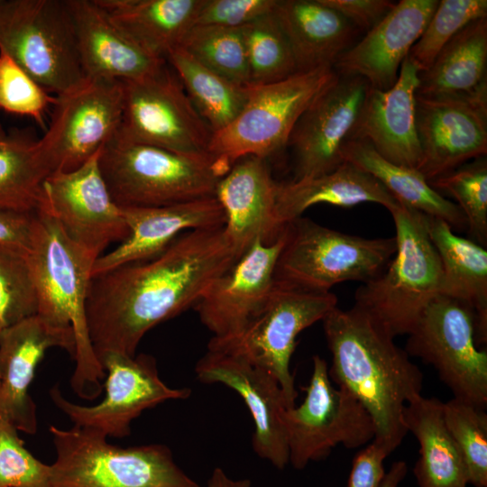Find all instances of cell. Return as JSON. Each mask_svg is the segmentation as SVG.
<instances>
[{"mask_svg":"<svg viewBox=\"0 0 487 487\" xmlns=\"http://www.w3.org/2000/svg\"><path fill=\"white\" fill-rule=\"evenodd\" d=\"M421 150L418 170L429 182L487 152V98H431L416 95Z\"/></svg>","mask_w":487,"mask_h":487,"instance_id":"obj_17","label":"cell"},{"mask_svg":"<svg viewBox=\"0 0 487 487\" xmlns=\"http://www.w3.org/2000/svg\"><path fill=\"white\" fill-rule=\"evenodd\" d=\"M86 78L135 80L167 64L131 40L96 0H67Z\"/></svg>","mask_w":487,"mask_h":487,"instance_id":"obj_26","label":"cell"},{"mask_svg":"<svg viewBox=\"0 0 487 487\" xmlns=\"http://www.w3.org/2000/svg\"><path fill=\"white\" fill-rule=\"evenodd\" d=\"M274 14L289 43L297 73L334 68L359 32L321 0H277Z\"/></svg>","mask_w":487,"mask_h":487,"instance_id":"obj_27","label":"cell"},{"mask_svg":"<svg viewBox=\"0 0 487 487\" xmlns=\"http://www.w3.org/2000/svg\"><path fill=\"white\" fill-rule=\"evenodd\" d=\"M55 96L49 126L38 139L39 152L51 173L76 170L115 135L123 114L124 85L85 78Z\"/></svg>","mask_w":487,"mask_h":487,"instance_id":"obj_14","label":"cell"},{"mask_svg":"<svg viewBox=\"0 0 487 487\" xmlns=\"http://www.w3.org/2000/svg\"><path fill=\"white\" fill-rule=\"evenodd\" d=\"M27 262L35 285L37 315L47 323L72 329L76 350L73 391L93 400L103 391L106 372L88 336L86 303L96 259L71 241L45 211L34 213Z\"/></svg>","mask_w":487,"mask_h":487,"instance_id":"obj_3","label":"cell"},{"mask_svg":"<svg viewBox=\"0 0 487 487\" xmlns=\"http://www.w3.org/2000/svg\"><path fill=\"white\" fill-rule=\"evenodd\" d=\"M101 150L74 170L50 174L42 184L39 207L96 260L111 243H122L129 235L122 208L101 173Z\"/></svg>","mask_w":487,"mask_h":487,"instance_id":"obj_16","label":"cell"},{"mask_svg":"<svg viewBox=\"0 0 487 487\" xmlns=\"http://www.w3.org/2000/svg\"><path fill=\"white\" fill-rule=\"evenodd\" d=\"M391 454L374 441L354 456L347 487H379L385 471L383 462Z\"/></svg>","mask_w":487,"mask_h":487,"instance_id":"obj_46","label":"cell"},{"mask_svg":"<svg viewBox=\"0 0 487 487\" xmlns=\"http://www.w3.org/2000/svg\"><path fill=\"white\" fill-rule=\"evenodd\" d=\"M431 187L446 191L457 201L473 241L480 245L487 242V161L474 159L455 170L429 181Z\"/></svg>","mask_w":487,"mask_h":487,"instance_id":"obj_39","label":"cell"},{"mask_svg":"<svg viewBox=\"0 0 487 487\" xmlns=\"http://www.w3.org/2000/svg\"><path fill=\"white\" fill-rule=\"evenodd\" d=\"M121 208L129 235L94 262L91 277L124 264L150 260L186 231L220 228L225 222L216 197L156 207Z\"/></svg>","mask_w":487,"mask_h":487,"instance_id":"obj_25","label":"cell"},{"mask_svg":"<svg viewBox=\"0 0 487 487\" xmlns=\"http://www.w3.org/2000/svg\"><path fill=\"white\" fill-rule=\"evenodd\" d=\"M0 411V487H49L51 464L34 457Z\"/></svg>","mask_w":487,"mask_h":487,"instance_id":"obj_43","label":"cell"},{"mask_svg":"<svg viewBox=\"0 0 487 487\" xmlns=\"http://www.w3.org/2000/svg\"><path fill=\"white\" fill-rule=\"evenodd\" d=\"M242 30L250 85L273 83L297 73L289 43L274 11Z\"/></svg>","mask_w":487,"mask_h":487,"instance_id":"obj_36","label":"cell"},{"mask_svg":"<svg viewBox=\"0 0 487 487\" xmlns=\"http://www.w3.org/2000/svg\"><path fill=\"white\" fill-rule=\"evenodd\" d=\"M277 0H203L195 25L243 28L274 11Z\"/></svg>","mask_w":487,"mask_h":487,"instance_id":"obj_44","label":"cell"},{"mask_svg":"<svg viewBox=\"0 0 487 487\" xmlns=\"http://www.w3.org/2000/svg\"><path fill=\"white\" fill-rule=\"evenodd\" d=\"M407 431L419 444L414 474L419 487H466L467 473L462 455L443 415V402L421 394L408 401L403 410Z\"/></svg>","mask_w":487,"mask_h":487,"instance_id":"obj_32","label":"cell"},{"mask_svg":"<svg viewBox=\"0 0 487 487\" xmlns=\"http://www.w3.org/2000/svg\"><path fill=\"white\" fill-rule=\"evenodd\" d=\"M365 202L380 204L389 212L400 205L373 176L344 161L328 173L279 183L276 216L279 224L284 226L317 204L352 207Z\"/></svg>","mask_w":487,"mask_h":487,"instance_id":"obj_29","label":"cell"},{"mask_svg":"<svg viewBox=\"0 0 487 487\" xmlns=\"http://www.w3.org/2000/svg\"><path fill=\"white\" fill-rule=\"evenodd\" d=\"M397 250L386 268L360 286L354 307L394 338L408 335L441 292L442 266L427 231V215L400 204L390 212Z\"/></svg>","mask_w":487,"mask_h":487,"instance_id":"obj_4","label":"cell"},{"mask_svg":"<svg viewBox=\"0 0 487 487\" xmlns=\"http://www.w3.org/2000/svg\"><path fill=\"white\" fill-rule=\"evenodd\" d=\"M437 0H401L366 34L345 51L334 66L339 76H357L369 87L391 88L401 63L423 33Z\"/></svg>","mask_w":487,"mask_h":487,"instance_id":"obj_22","label":"cell"},{"mask_svg":"<svg viewBox=\"0 0 487 487\" xmlns=\"http://www.w3.org/2000/svg\"><path fill=\"white\" fill-rule=\"evenodd\" d=\"M123 85L124 107L115 138L185 154H209L213 133L168 63Z\"/></svg>","mask_w":487,"mask_h":487,"instance_id":"obj_13","label":"cell"},{"mask_svg":"<svg viewBox=\"0 0 487 487\" xmlns=\"http://www.w3.org/2000/svg\"><path fill=\"white\" fill-rule=\"evenodd\" d=\"M105 372V398L86 406L68 400L58 386L50 390L53 404L74 426L117 438L131 434V423L144 410L167 400H185L188 388H170L160 377L156 359L146 354L130 356L107 352L98 357Z\"/></svg>","mask_w":487,"mask_h":487,"instance_id":"obj_15","label":"cell"},{"mask_svg":"<svg viewBox=\"0 0 487 487\" xmlns=\"http://www.w3.org/2000/svg\"><path fill=\"white\" fill-rule=\"evenodd\" d=\"M369 85L357 76H339L302 114L288 145L295 159L293 180L335 170L344 161L341 150L356 122Z\"/></svg>","mask_w":487,"mask_h":487,"instance_id":"obj_20","label":"cell"},{"mask_svg":"<svg viewBox=\"0 0 487 487\" xmlns=\"http://www.w3.org/2000/svg\"><path fill=\"white\" fill-rule=\"evenodd\" d=\"M56 96L41 87L7 53L0 51V109L28 116L45 128V114Z\"/></svg>","mask_w":487,"mask_h":487,"instance_id":"obj_42","label":"cell"},{"mask_svg":"<svg viewBox=\"0 0 487 487\" xmlns=\"http://www.w3.org/2000/svg\"><path fill=\"white\" fill-rule=\"evenodd\" d=\"M417 96L431 98H487V17L459 31L431 66L418 73Z\"/></svg>","mask_w":487,"mask_h":487,"instance_id":"obj_28","label":"cell"},{"mask_svg":"<svg viewBox=\"0 0 487 487\" xmlns=\"http://www.w3.org/2000/svg\"><path fill=\"white\" fill-rule=\"evenodd\" d=\"M199 63L242 85H250L242 28L195 25L179 46Z\"/></svg>","mask_w":487,"mask_h":487,"instance_id":"obj_37","label":"cell"},{"mask_svg":"<svg viewBox=\"0 0 487 487\" xmlns=\"http://www.w3.org/2000/svg\"><path fill=\"white\" fill-rule=\"evenodd\" d=\"M341 155L344 161L378 179L400 204L440 218L453 230L467 228L466 219L459 207L434 189L417 169L388 161L363 140H346Z\"/></svg>","mask_w":487,"mask_h":487,"instance_id":"obj_33","label":"cell"},{"mask_svg":"<svg viewBox=\"0 0 487 487\" xmlns=\"http://www.w3.org/2000/svg\"><path fill=\"white\" fill-rule=\"evenodd\" d=\"M0 51L55 96L86 78L67 0H0Z\"/></svg>","mask_w":487,"mask_h":487,"instance_id":"obj_9","label":"cell"},{"mask_svg":"<svg viewBox=\"0 0 487 487\" xmlns=\"http://www.w3.org/2000/svg\"><path fill=\"white\" fill-rule=\"evenodd\" d=\"M52 347L74 357V332L52 326L37 314L0 331V411L19 431L37 430L36 406L28 389L38 364Z\"/></svg>","mask_w":487,"mask_h":487,"instance_id":"obj_21","label":"cell"},{"mask_svg":"<svg viewBox=\"0 0 487 487\" xmlns=\"http://www.w3.org/2000/svg\"><path fill=\"white\" fill-rule=\"evenodd\" d=\"M195 372L199 381L220 383L240 395L254 423L253 451L277 469H284L289 448L282 415L289 407L272 373L240 355L210 349L197 363Z\"/></svg>","mask_w":487,"mask_h":487,"instance_id":"obj_18","label":"cell"},{"mask_svg":"<svg viewBox=\"0 0 487 487\" xmlns=\"http://www.w3.org/2000/svg\"><path fill=\"white\" fill-rule=\"evenodd\" d=\"M278 186L266 160L255 156L237 161L217 183L224 231L239 255L256 240L271 244L283 231L276 216Z\"/></svg>","mask_w":487,"mask_h":487,"instance_id":"obj_24","label":"cell"},{"mask_svg":"<svg viewBox=\"0 0 487 487\" xmlns=\"http://www.w3.org/2000/svg\"><path fill=\"white\" fill-rule=\"evenodd\" d=\"M486 17V0L439 1L423 33L410 49L409 60L419 73L426 71L459 31L471 22Z\"/></svg>","mask_w":487,"mask_h":487,"instance_id":"obj_40","label":"cell"},{"mask_svg":"<svg viewBox=\"0 0 487 487\" xmlns=\"http://www.w3.org/2000/svg\"><path fill=\"white\" fill-rule=\"evenodd\" d=\"M99 166L120 207H156L213 198L230 170L210 154H185L115 136L102 148Z\"/></svg>","mask_w":487,"mask_h":487,"instance_id":"obj_5","label":"cell"},{"mask_svg":"<svg viewBox=\"0 0 487 487\" xmlns=\"http://www.w3.org/2000/svg\"><path fill=\"white\" fill-rule=\"evenodd\" d=\"M38 299L26 254L0 245V331L37 314Z\"/></svg>","mask_w":487,"mask_h":487,"instance_id":"obj_41","label":"cell"},{"mask_svg":"<svg viewBox=\"0 0 487 487\" xmlns=\"http://www.w3.org/2000/svg\"><path fill=\"white\" fill-rule=\"evenodd\" d=\"M33 216L0 209V245L27 254Z\"/></svg>","mask_w":487,"mask_h":487,"instance_id":"obj_47","label":"cell"},{"mask_svg":"<svg viewBox=\"0 0 487 487\" xmlns=\"http://www.w3.org/2000/svg\"><path fill=\"white\" fill-rule=\"evenodd\" d=\"M285 242V226L272 243L256 240L195 305L212 338L239 335L265 304L274 284V271Z\"/></svg>","mask_w":487,"mask_h":487,"instance_id":"obj_19","label":"cell"},{"mask_svg":"<svg viewBox=\"0 0 487 487\" xmlns=\"http://www.w3.org/2000/svg\"><path fill=\"white\" fill-rule=\"evenodd\" d=\"M240 256L224 227L189 230L150 260L92 276L86 311L96 358L134 356L148 331L195 307Z\"/></svg>","mask_w":487,"mask_h":487,"instance_id":"obj_1","label":"cell"},{"mask_svg":"<svg viewBox=\"0 0 487 487\" xmlns=\"http://www.w3.org/2000/svg\"><path fill=\"white\" fill-rule=\"evenodd\" d=\"M50 174L38 140L23 131H6L0 124V209L35 213Z\"/></svg>","mask_w":487,"mask_h":487,"instance_id":"obj_35","label":"cell"},{"mask_svg":"<svg viewBox=\"0 0 487 487\" xmlns=\"http://www.w3.org/2000/svg\"><path fill=\"white\" fill-rule=\"evenodd\" d=\"M337 302L330 291H308L274 280L265 304L247 326L231 338H211L207 349L240 355L272 373L291 408L298 397L289 369L297 337L322 321Z\"/></svg>","mask_w":487,"mask_h":487,"instance_id":"obj_10","label":"cell"},{"mask_svg":"<svg viewBox=\"0 0 487 487\" xmlns=\"http://www.w3.org/2000/svg\"><path fill=\"white\" fill-rule=\"evenodd\" d=\"M408 467L404 461L394 462L385 473L379 487H398L407 474Z\"/></svg>","mask_w":487,"mask_h":487,"instance_id":"obj_49","label":"cell"},{"mask_svg":"<svg viewBox=\"0 0 487 487\" xmlns=\"http://www.w3.org/2000/svg\"><path fill=\"white\" fill-rule=\"evenodd\" d=\"M395 236L364 238L297 217L285 225V242L274 280L315 292H329L344 281L367 282L394 256Z\"/></svg>","mask_w":487,"mask_h":487,"instance_id":"obj_7","label":"cell"},{"mask_svg":"<svg viewBox=\"0 0 487 487\" xmlns=\"http://www.w3.org/2000/svg\"><path fill=\"white\" fill-rule=\"evenodd\" d=\"M56 451L49 487H204L165 445L122 447L94 429L51 426Z\"/></svg>","mask_w":487,"mask_h":487,"instance_id":"obj_6","label":"cell"},{"mask_svg":"<svg viewBox=\"0 0 487 487\" xmlns=\"http://www.w3.org/2000/svg\"><path fill=\"white\" fill-rule=\"evenodd\" d=\"M486 409L453 398L443 402L446 425L462 455L468 483L487 487Z\"/></svg>","mask_w":487,"mask_h":487,"instance_id":"obj_38","label":"cell"},{"mask_svg":"<svg viewBox=\"0 0 487 487\" xmlns=\"http://www.w3.org/2000/svg\"><path fill=\"white\" fill-rule=\"evenodd\" d=\"M302 403L284 410L282 422L289 448V464L303 470L310 462L326 458L337 445L354 449L373 440L372 418L350 393L335 388L326 360L313 356Z\"/></svg>","mask_w":487,"mask_h":487,"instance_id":"obj_11","label":"cell"},{"mask_svg":"<svg viewBox=\"0 0 487 487\" xmlns=\"http://www.w3.org/2000/svg\"><path fill=\"white\" fill-rule=\"evenodd\" d=\"M321 2L340 13L359 31H370L394 6L388 0H321Z\"/></svg>","mask_w":487,"mask_h":487,"instance_id":"obj_45","label":"cell"},{"mask_svg":"<svg viewBox=\"0 0 487 487\" xmlns=\"http://www.w3.org/2000/svg\"><path fill=\"white\" fill-rule=\"evenodd\" d=\"M427 231L442 266L440 295L468 306L474 313L477 345L487 341V251L455 234L444 220L427 216Z\"/></svg>","mask_w":487,"mask_h":487,"instance_id":"obj_30","label":"cell"},{"mask_svg":"<svg viewBox=\"0 0 487 487\" xmlns=\"http://www.w3.org/2000/svg\"><path fill=\"white\" fill-rule=\"evenodd\" d=\"M408 335L406 353L432 365L453 398L486 409L487 352L478 348L468 306L439 294Z\"/></svg>","mask_w":487,"mask_h":487,"instance_id":"obj_12","label":"cell"},{"mask_svg":"<svg viewBox=\"0 0 487 487\" xmlns=\"http://www.w3.org/2000/svg\"><path fill=\"white\" fill-rule=\"evenodd\" d=\"M252 482L248 479H233L220 467H216L205 487H251Z\"/></svg>","mask_w":487,"mask_h":487,"instance_id":"obj_48","label":"cell"},{"mask_svg":"<svg viewBox=\"0 0 487 487\" xmlns=\"http://www.w3.org/2000/svg\"><path fill=\"white\" fill-rule=\"evenodd\" d=\"M418 73L407 57L391 88L369 87L347 140L366 141L388 161L418 169L421 161L415 121Z\"/></svg>","mask_w":487,"mask_h":487,"instance_id":"obj_23","label":"cell"},{"mask_svg":"<svg viewBox=\"0 0 487 487\" xmlns=\"http://www.w3.org/2000/svg\"><path fill=\"white\" fill-rule=\"evenodd\" d=\"M322 323L332 357L331 381L363 405L374 424L372 441L391 454L408 433L403 410L421 394L422 372L394 338L354 306L336 307Z\"/></svg>","mask_w":487,"mask_h":487,"instance_id":"obj_2","label":"cell"},{"mask_svg":"<svg viewBox=\"0 0 487 487\" xmlns=\"http://www.w3.org/2000/svg\"><path fill=\"white\" fill-rule=\"evenodd\" d=\"M339 75L334 68L296 73L285 79L252 86L247 103L224 129L213 133L208 153L231 168L247 156L262 159L288 145L302 114Z\"/></svg>","mask_w":487,"mask_h":487,"instance_id":"obj_8","label":"cell"},{"mask_svg":"<svg viewBox=\"0 0 487 487\" xmlns=\"http://www.w3.org/2000/svg\"><path fill=\"white\" fill-rule=\"evenodd\" d=\"M166 61L212 133L226 127L248 101L251 85L238 84L217 74L181 47L171 50Z\"/></svg>","mask_w":487,"mask_h":487,"instance_id":"obj_34","label":"cell"},{"mask_svg":"<svg viewBox=\"0 0 487 487\" xmlns=\"http://www.w3.org/2000/svg\"><path fill=\"white\" fill-rule=\"evenodd\" d=\"M110 20L150 54L165 60L194 26L203 0H96Z\"/></svg>","mask_w":487,"mask_h":487,"instance_id":"obj_31","label":"cell"}]
</instances>
